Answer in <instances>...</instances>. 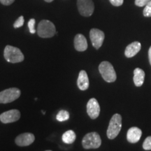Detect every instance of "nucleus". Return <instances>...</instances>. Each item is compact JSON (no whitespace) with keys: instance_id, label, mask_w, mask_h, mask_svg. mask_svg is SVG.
Segmentation results:
<instances>
[{"instance_id":"f257e3e1","label":"nucleus","mask_w":151,"mask_h":151,"mask_svg":"<svg viewBox=\"0 0 151 151\" xmlns=\"http://www.w3.org/2000/svg\"><path fill=\"white\" fill-rule=\"evenodd\" d=\"M4 56L7 62L14 64L21 62L24 59V55L20 49L9 45L5 47Z\"/></svg>"},{"instance_id":"f03ea898","label":"nucleus","mask_w":151,"mask_h":151,"mask_svg":"<svg viewBox=\"0 0 151 151\" xmlns=\"http://www.w3.org/2000/svg\"><path fill=\"white\" fill-rule=\"evenodd\" d=\"M122 128V117L116 113L111 118L107 129V137L109 139H113L119 134Z\"/></svg>"},{"instance_id":"7ed1b4c3","label":"nucleus","mask_w":151,"mask_h":151,"mask_svg":"<svg viewBox=\"0 0 151 151\" xmlns=\"http://www.w3.org/2000/svg\"><path fill=\"white\" fill-rule=\"evenodd\" d=\"M37 34L41 38H51L56 34L55 26L50 20H41L38 24Z\"/></svg>"},{"instance_id":"20e7f679","label":"nucleus","mask_w":151,"mask_h":151,"mask_svg":"<svg viewBox=\"0 0 151 151\" xmlns=\"http://www.w3.org/2000/svg\"><path fill=\"white\" fill-rule=\"evenodd\" d=\"M99 71L105 81L108 83L116 81L117 78L116 71L109 62L104 61L101 62L99 66Z\"/></svg>"},{"instance_id":"39448f33","label":"nucleus","mask_w":151,"mask_h":151,"mask_svg":"<svg viewBox=\"0 0 151 151\" xmlns=\"http://www.w3.org/2000/svg\"><path fill=\"white\" fill-rule=\"evenodd\" d=\"M101 144V138L99 134L93 132L85 135L82 140L83 147L85 149L98 148Z\"/></svg>"},{"instance_id":"423d86ee","label":"nucleus","mask_w":151,"mask_h":151,"mask_svg":"<svg viewBox=\"0 0 151 151\" xmlns=\"http://www.w3.org/2000/svg\"><path fill=\"white\" fill-rule=\"evenodd\" d=\"M21 92L18 88H11L0 92V104H8L20 97Z\"/></svg>"},{"instance_id":"0eeeda50","label":"nucleus","mask_w":151,"mask_h":151,"mask_svg":"<svg viewBox=\"0 0 151 151\" xmlns=\"http://www.w3.org/2000/svg\"><path fill=\"white\" fill-rule=\"evenodd\" d=\"M77 6L80 14L84 17L92 16L94 10L92 0H77Z\"/></svg>"},{"instance_id":"6e6552de","label":"nucleus","mask_w":151,"mask_h":151,"mask_svg":"<svg viewBox=\"0 0 151 151\" xmlns=\"http://www.w3.org/2000/svg\"><path fill=\"white\" fill-rule=\"evenodd\" d=\"M90 38L94 48L99 49L102 46L105 35L101 30L93 28L90 32Z\"/></svg>"},{"instance_id":"1a4fd4ad","label":"nucleus","mask_w":151,"mask_h":151,"mask_svg":"<svg viewBox=\"0 0 151 151\" xmlns=\"http://www.w3.org/2000/svg\"><path fill=\"white\" fill-rule=\"evenodd\" d=\"M20 118V112L17 109L6 111L0 115V120L4 124L18 121Z\"/></svg>"},{"instance_id":"9d476101","label":"nucleus","mask_w":151,"mask_h":151,"mask_svg":"<svg viewBox=\"0 0 151 151\" xmlns=\"http://www.w3.org/2000/svg\"><path fill=\"white\" fill-rule=\"evenodd\" d=\"M87 113L91 119H96L100 113V106L95 98H91L87 104Z\"/></svg>"},{"instance_id":"9b49d317","label":"nucleus","mask_w":151,"mask_h":151,"mask_svg":"<svg viewBox=\"0 0 151 151\" xmlns=\"http://www.w3.org/2000/svg\"><path fill=\"white\" fill-rule=\"evenodd\" d=\"M35 140V135L29 132L21 134L16 138L15 142L19 146H27L31 145Z\"/></svg>"},{"instance_id":"f8f14e48","label":"nucleus","mask_w":151,"mask_h":151,"mask_svg":"<svg viewBox=\"0 0 151 151\" xmlns=\"http://www.w3.org/2000/svg\"><path fill=\"white\" fill-rule=\"evenodd\" d=\"M141 135H142L141 129L137 127H133L128 129L127 139L129 143H136L140 140Z\"/></svg>"},{"instance_id":"ddd939ff","label":"nucleus","mask_w":151,"mask_h":151,"mask_svg":"<svg viewBox=\"0 0 151 151\" xmlns=\"http://www.w3.org/2000/svg\"><path fill=\"white\" fill-rule=\"evenodd\" d=\"M88 42L86 38L81 34H78L74 38V48L77 51L83 52L88 48Z\"/></svg>"},{"instance_id":"4468645a","label":"nucleus","mask_w":151,"mask_h":151,"mask_svg":"<svg viewBox=\"0 0 151 151\" xmlns=\"http://www.w3.org/2000/svg\"><path fill=\"white\" fill-rule=\"evenodd\" d=\"M141 48V45L140 42L139 41H134L130 43L129 45L126 47L125 51H124V55L128 58H132L135 56L138 52L140 51Z\"/></svg>"},{"instance_id":"2eb2a0df","label":"nucleus","mask_w":151,"mask_h":151,"mask_svg":"<svg viewBox=\"0 0 151 151\" xmlns=\"http://www.w3.org/2000/svg\"><path fill=\"white\" fill-rule=\"evenodd\" d=\"M77 85L81 90H86L89 88V78L86 71L81 70L80 71L77 80Z\"/></svg>"},{"instance_id":"dca6fc26","label":"nucleus","mask_w":151,"mask_h":151,"mask_svg":"<svg viewBox=\"0 0 151 151\" xmlns=\"http://www.w3.org/2000/svg\"><path fill=\"white\" fill-rule=\"evenodd\" d=\"M145 79V72L140 68H136L134 71V83L137 87H141L143 84Z\"/></svg>"},{"instance_id":"f3484780","label":"nucleus","mask_w":151,"mask_h":151,"mask_svg":"<svg viewBox=\"0 0 151 151\" xmlns=\"http://www.w3.org/2000/svg\"><path fill=\"white\" fill-rule=\"evenodd\" d=\"M76 139V135L73 130H68L65 132L62 135V139L64 143H67V144H71L74 142Z\"/></svg>"},{"instance_id":"a211bd4d","label":"nucleus","mask_w":151,"mask_h":151,"mask_svg":"<svg viewBox=\"0 0 151 151\" xmlns=\"http://www.w3.org/2000/svg\"><path fill=\"white\" fill-rule=\"evenodd\" d=\"M56 119L60 122L66 121L69 119V113L67 111L65 110L60 111L56 116Z\"/></svg>"},{"instance_id":"6ab92c4d","label":"nucleus","mask_w":151,"mask_h":151,"mask_svg":"<svg viewBox=\"0 0 151 151\" xmlns=\"http://www.w3.org/2000/svg\"><path fill=\"white\" fill-rule=\"evenodd\" d=\"M143 14L145 17H151V1L145 6L143 9Z\"/></svg>"},{"instance_id":"aec40b11","label":"nucleus","mask_w":151,"mask_h":151,"mask_svg":"<svg viewBox=\"0 0 151 151\" xmlns=\"http://www.w3.org/2000/svg\"><path fill=\"white\" fill-rule=\"evenodd\" d=\"M143 148L146 150H151V136L148 137L145 139L144 142L143 143Z\"/></svg>"},{"instance_id":"412c9836","label":"nucleus","mask_w":151,"mask_h":151,"mask_svg":"<svg viewBox=\"0 0 151 151\" xmlns=\"http://www.w3.org/2000/svg\"><path fill=\"white\" fill-rule=\"evenodd\" d=\"M35 19L32 18L30 19L29 21L28 22V27H29V32L31 34H35L36 32V30L35 28Z\"/></svg>"},{"instance_id":"4be33fe9","label":"nucleus","mask_w":151,"mask_h":151,"mask_svg":"<svg viewBox=\"0 0 151 151\" xmlns=\"http://www.w3.org/2000/svg\"><path fill=\"white\" fill-rule=\"evenodd\" d=\"M24 17L23 16H20L18 19H17L16 21L14 22V28L21 27L24 24Z\"/></svg>"},{"instance_id":"5701e85b","label":"nucleus","mask_w":151,"mask_h":151,"mask_svg":"<svg viewBox=\"0 0 151 151\" xmlns=\"http://www.w3.org/2000/svg\"><path fill=\"white\" fill-rule=\"evenodd\" d=\"M151 0H135V4L139 7L145 6Z\"/></svg>"},{"instance_id":"b1692460","label":"nucleus","mask_w":151,"mask_h":151,"mask_svg":"<svg viewBox=\"0 0 151 151\" xmlns=\"http://www.w3.org/2000/svg\"><path fill=\"white\" fill-rule=\"evenodd\" d=\"M111 4L114 6H120L124 2V0H109Z\"/></svg>"},{"instance_id":"393cba45","label":"nucleus","mask_w":151,"mask_h":151,"mask_svg":"<svg viewBox=\"0 0 151 151\" xmlns=\"http://www.w3.org/2000/svg\"><path fill=\"white\" fill-rule=\"evenodd\" d=\"M15 1V0H0V2L3 5L5 6H9L12 4Z\"/></svg>"},{"instance_id":"a878e982","label":"nucleus","mask_w":151,"mask_h":151,"mask_svg":"<svg viewBox=\"0 0 151 151\" xmlns=\"http://www.w3.org/2000/svg\"><path fill=\"white\" fill-rule=\"evenodd\" d=\"M148 58H149V62H150V64L151 65V46L150 47L148 50Z\"/></svg>"},{"instance_id":"bb28decb","label":"nucleus","mask_w":151,"mask_h":151,"mask_svg":"<svg viewBox=\"0 0 151 151\" xmlns=\"http://www.w3.org/2000/svg\"><path fill=\"white\" fill-rule=\"evenodd\" d=\"M45 1H46V2H48V3H50V2H52V1H53V0H44Z\"/></svg>"}]
</instances>
